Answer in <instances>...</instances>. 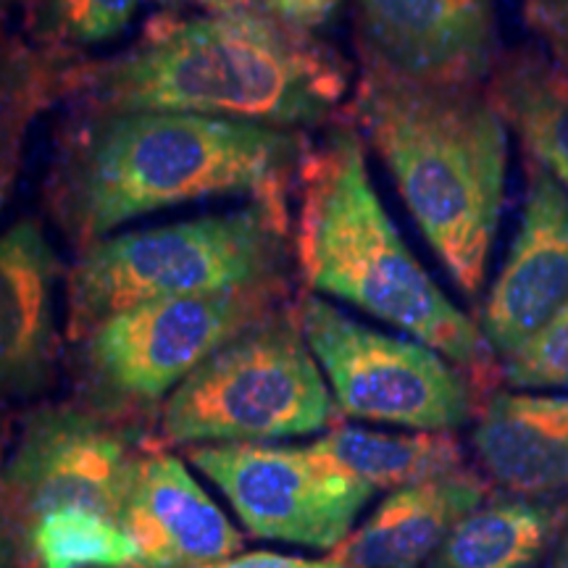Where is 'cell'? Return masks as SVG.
Here are the masks:
<instances>
[{
	"label": "cell",
	"instance_id": "277c9868",
	"mask_svg": "<svg viewBox=\"0 0 568 568\" xmlns=\"http://www.w3.org/2000/svg\"><path fill=\"white\" fill-rule=\"evenodd\" d=\"M295 261L305 287L379 318L445 355L495 393L503 366L479 324L458 308L418 264L376 195L366 142L355 124H335L305 155Z\"/></svg>",
	"mask_w": 568,
	"mask_h": 568
},
{
	"label": "cell",
	"instance_id": "4316f807",
	"mask_svg": "<svg viewBox=\"0 0 568 568\" xmlns=\"http://www.w3.org/2000/svg\"><path fill=\"white\" fill-rule=\"evenodd\" d=\"M201 568H339L329 556L326 558H303V556H282L272 550L237 552V556L216 560V564Z\"/></svg>",
	"mask_w": 568,
	"mask_h": 568
},
{
	"label": "cell",
	"instance_id": "83f0119b",
	"mask_svg": "<svg viewBox=\"0 0 568 568\" xmlns=\"http://www.w3.org/2000/svg\"><path fill=\"white\" fill-rule=\"evenodd\" d=\"M550 568H568V521H566L564 531H560V537H558V542H556V550H552Z\"/></svg>",
	"mask_w": 568,
	"mask_h": 568
},
{
	"label": "cell",
	"instance_id": "e0dca14e",
	"mask_svg": "<svg viewBox=\"0 0 568 568\" xmlns=\"http://www.w3.org/2000/svg\"><path fill=\"white\" fill-rule=\"evenodd\" d=\"M485 88L529 161L568 193V71L524 48L500 53Z\"/></svg>",
	"mask_w": 568,
	"mask_h": 568
},
{
	"label": "cell",
	"instance_id": "30bf717a",
	"mask_svg": "<svg viewBox=\"0 0 568 568\" xmlns=\"http://www.w3.org/2000/svg\"><path fill=\"white\" fill-rule=\"evenodd\" d=\"M187 460L222 489L251 535L314 550H335L376 493L311 445H195Z\"/></svg>",
	"mask_w": 568,
	"mask_h": 568
},
{
	"label": "cell",
	"instance_id": "9c48e42d",
	"mask_svg": "<svg viewBox=\"0 0 568 568\" xmlns=\"http://www.w3.org/2000/svg\"><path fill=\"white\" fill-rule=\"evenodd\" d=\"M140 424L77 403H48L21 424L0 464V503L30 527L59 508H88L119 521L148 453Z\"/></svg>",
	"mask_w": 568,
	"mask_h": 568
},
{
	"label": "cell",
	"instance_id": "ac0fdd59",
	"mask_svg": "<svg viewBox=\"0 0 568 568\" xmlns=\"http://www.w3.org/2000/svg\"><path fill=\"white\" fill-rule=\"evenodd\" d=\"M568 521V506L545 497L493 495L460 518L426 568H535Z\"/></svg>",
	"mask_w": 568,
	"mask_h": 568
},
{
	"label": "cell",
	"instance_id": "484cf974",
	"mask_svg": "<svg viewBox=\"0 0 568 568\" xmlns=\"http://www.w3.org/2000/svg\"><path fill=\"white\" fill-rule=\"evenodd\" d=\"M0 568H34L30 531L0 503Z\"/></svg>",
	"mask_w": 568,
	"mask_h": 568
},
{
	"label": "cell",
	"instance_id": "5b68a950",
	"mask_svg": "<svg viewBox=\"0 0 568 568\" xmlns=\"http://www.w3.org/2000/svg\"><path fill=\"white\" fill-rule=\"evenodd\" d=\"M290 261V211L268 201L109 234L67 272V337L142 303L287 282Z\"/></svg>",
	"mask_w": 568,
	"mask_h": 568
},
{
	"label": "cell",
	"instance_id": "f1b7e54d",
	"mask_svg": "<svg viewBox=\"0 0 568 568\" xmlns=\"http://www.w3.org/2000/svg\"><path fill=\"white\" fill-rule=\"evenodd\" d=\"M190 3H201L205 9H219V6H224L226 0H190Z\"/></svg>",
	"mask_w": 568,
	"mask_h": 568
},
{
	"label": "cell",
	"instance_id": "4fadbf2b",
	"mask_svg": "<svg viewBox=\"0 0 568 568\" xmlns=\"http://www.w3.org/2000/svg\"><path fill=\"white\" fill-rule=\"evenodd\" d=\"M61 282L67 272L40 219L0 232V397L32 400L53 387Z\"/></svg>",
	"mask_w": 568,
	"mask_h": 568
},
{
	"label": "cell",
	"instance_id": "52a82bcc",
	"mask_svg": "<svg viewBox=\"0 0 568 568\" xmlns=\"http://www.w3.org/2000/svg\"><path fill=\"white\" fill-rule=\"evenodd\" d=\"M284 287L287 282L172 297L103 318L71 343L80 403L142 426L211 353L284 303Z\"/></svg>",
	"mask_w": 568,
	"mask_h": 568
},
{
	"label": "cell",
	"instance_id": "d6986e66",
	"mask_svg": "<svg viewBox=\"0 0 568 568\" xmlns=\"http://www.w3.org/2000/svg\"><path fill=\"white\" fill-rule=\"evenodd\" d=\"M311 447L376 489L410 487L466 468L453 432H379L343 424L326 429Z\"/></svg>",
	"mask_w": 568,
	"mask_h": 568
},
{
	"label": "cell",
	"instance_id": "44dd1931",
	"mask_svg": "<svg viewBox=\"0 0 568 568\" xmlns=\"http://www.w3.org/2000/svg\"><path fill=\"white\" fill-rule=\"evenodd\" d=\"M34 568H134L138 548L113 518L88 508H59L30 527Z\"/></svg>",
	"mask_w": 568,
	"mask_h": 568
},
{
	"label": "cell",
	"instance_id": "603a6c76",
	"mask_svg": "<svg viewBox=\"0 0 568 568\" xmlns=\"http://www.w3.org/2000/svg\"><path fill=\"white\" fill-rule=\"evenodd\" d=\"M503 379L516 389H568V305L535 339L503 361Z\"/></svg>",
	"mask_w": 568,
	"mask_h": 568
},
{
	"label": "cell",
	"instance_id": "f546056e",
	"mask_svg": "<svg viewBox=\"0 0 568 568\" xmlns=\"http://www.w3.org/2000/svg\"><path fill=\"white\" fill-rule=\"evenodd\" d=\"M11 6H13V0H0V24H3L6 13H9Z\"/></svg>",
	"mask_w": 568,
	"mask_h": 568
},
{
	"label": "cell",
	"instance_id": "7a4b0ae2",
	"mask_svg": "<svg viewBox=\"0 0 568 568\" xmlns=\"http://www.w3.org/2000/svg\"><path fill=\"white\" fill-rule=\"evenodd\" d=\"M45 182L53 222L77 251L176 205L245 197L287 205L305 132L172 111L77 113Z\"/></svg>",
	"mask_w": 568,
	"mask_h": 568
},
{
	"label": "cell",
	"instance_id": "7c38bea8",
	"mask_svg": "<svg viewBox=\"0 0 568 568\" xmlns=\"http://www.w3.org/2000/svg\"><path fill=\"white\" fill-rule=\"evenodd\" d=\"M361 51L403 74L485 84L497 45L495 0H353Z\"/></svg>",
	"mask_w": 568,
	"mask_h": 568
},
{
	"label": "cell",
	"instance_id": "8992f818",
	"mask_svg": "<svg viewBox=\"0 0 568 568\" xmlns=\"http://www.w3.org/2000/svg\"><path fill=\"white\" fill-rule=\"evenodd\" d=\"M339 414L297 308L280 303L211 353L159 410L166 445L272 443L326 432Z\"/></svg>",
	"mask_w": 568,
	"mask_h": 568
},
{
	"label": "cell",
	"instance_id": "8fae6325",
	"mask_svg": "<svg viewBox=\"0 0 568 568\" xmlns=\"http://www.w3.org/2000/svg\"><path fill=\"white\" fill-rule=\"evenodd\" d=\"M568 305V193L529 161V187L508 258L481 305L479 329L510 358Z\"/></svg>",
	"mask_w": 568,
	"mask_h": 568
},
{
	"label": "cell",
	"instance_id": "1f68e13d",
	"mask_svg": "<svg viewBox=\"0 0 568 568\" xmlns=\"http://www.w3.org/2000/svg\"><path fill=\"white\" fill-rule=\"evenodd\" d=\"M0 55H3V53H0Z\"/></svg>",
	"mask_w": 568,
	"mask_h": 568
},
{
	"label": "cell",
	"instance_id": "6da1fadb",
	"mask_svg": "<svg viewBox=\"0 0 568 568\" xmlns=\"http://www.w3.org/2000/svg\"><path fill=\"white\" fill-rule=\"evenodd\" d=\"M351 90V69L314 32L251 6L155 17L122 53L69 61L61 98L77 113L172 111L305 132Z\"/></svg>",
	"mask_w": 568,
	"mask_h": 568
},
{
	"label": "cell",
	"instance_id": "7402d4cb",
	"mask_svg": "<svg viewBox=\"0 0 568 568\" xmlns=\"http://www.w3.org/2000/svg\"><path fill=\"white\" fill-rule=\"evenodd\" d=\"M142 0H24L27 32L42 53L74 59L122 38Z\"/></svg>",
	"mask_w": 568,
	"mask_h": 568
},
{
	"label": "cell",
	"instance_id": "2e32d148",
	"mask_svg": "<svg viewBox=\"0 0 568 568\" xmlns=\"http://www.w3.org/2000/svg\"><path fill=\"white\" fill-rule=\"evenodd\" d=\"M471 447L487 477L514 495L568 493V393H489Z\"/></svg>",
	"mask_w": 568,
	"mask_h": 568
},
{
	"label": "cell",
	"instance_id": "4dcf8cb0",
	"mask_svg": "<svg viewBox=\"0 0 568 568\" xmlns=\"http://www.w3.org/2000/svg\"><path fill=\"white\" fill-rule=\"evenodd\" d=\"M3 429H6V426H3V410H0V447H3Z\"/></svg>",
	"mask_w": 568,
	"mask_h": 568
},
{
	"label": "cell",
	"instance_id": "5bb4252c",
	"mask_svg": "<svg viewBox=\"0 0 568 568\" xmlns=\"http://www.w3.org/2000/svg\"><path fill=\"white\" fill-rule=\"evenodd\" d=\"M119 524L138 548L134 568H201L243 550V531L169 450L148 447Z\"/></svg>",
	"mask_w": 568,
	"mask_h": 568
},
{
	"label": "cell",
	"instance_id": "9a60e30c",
	"mask_svg": "<svg viewBox=\"0 0 568 568\" xmlns=\"http://www.w3.org/2000/svg\"><path fill=\"white\" fill-rule=\"evenodd\" d=\"M489 497L479 474H456L393 489L329 558L339 568H426L460 518Z\"/></svg>",
	"mask_w": 568,
	"mask_h": 568
},
{
	"label": "cell",
	"instance_id": "ba28073f",
	"mask_svg": "<svg viewBox=\"0 0 568 568\" xmlns=\"http://www.w3.org/2000/svg\"><path fill=\"white\" fill-rule=\"evenodd\" d=\"M295 308L343 416L408 432H456L477 416L474 382L429 345L372 329L314 293Z\"/></svg>",
	"mask_w": 568,
	"mask_h": 568
},
{
	"label": "cell",
	"instance_id": "3957f363",
	"mask_svg": "<svg viewBox=\"0 0 568 568\" xmlns=\"http://www.w3.org/2000/svg\"><path fill=\"white\" fill-rule=\"evenodd\" d=\"M351 111L439 264L479 297L508 176V126L485 84L410 77L361 51Z\"/></svg>",
	"mask_w": 568,
	"mask_h": 568
},
{
	"label": "cell",
	"instance_id": "ffe728a7",
	"mask_svg": "<svg viewBox=\"0 0 568 568\" xmlns=\"http://www.w3.org/2000/svg\"><path fill=\"white\" fill-rule=\"evenodd\" d=\"M69 59L34 51L0 55V213L24 163L34 119L61 98V71Z\"/></svg>",
	"mask_w": 568,
	"mask_h": 568
},
{
	"label": "cell",
	"instance_id": "cb8c5ba5",
	"mask_svg": "<svg viewBox=\"0 0 568 568\" xmlns=\"http://www.w3.org/2000/svg\"><path fill=\"white\" fill-rule=\"evenodd\" d=\"M521 17L550 59L568 71V0H524Z\"/></svg>",
	"mask_w": 568,
	"mask_h": 568
},
{
	"label": "cell",
	"instance_id": "d4e9b609",
	"mask_svg": "<svg viewBox=\"0 0 568 568\" xmlns=\"http://www.w3.org/2000/svg\"><path fill=\"white\" fill-rule=\"evenodd\" d=\"M345 0H226L224 6H251L282 24L303 32H316L335 21Z\"/></svg>",
	"mask_w": 568,
	"mask_h": 568
}]
</instances>
